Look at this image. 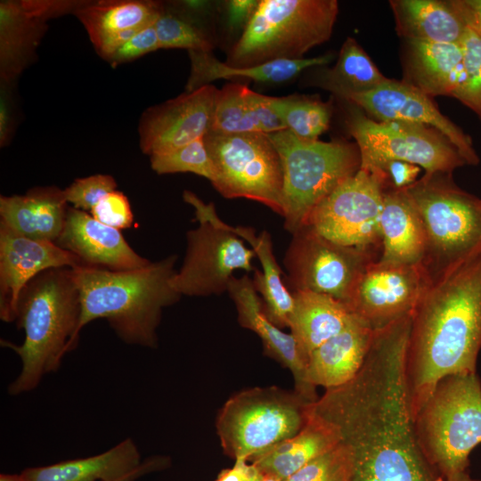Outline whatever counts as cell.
<instances>
[{"label":"cell","mask_w":481,"mask_h":481,"mask_svg":"<svg viewBox=\"0 0 481 481\" xmlns=\"http://www.w3.org/2000/svg\"><path fill=\"white\" fill-rule=\"evenodd\" d=\"M481 250L432 281L412 314L406 376L413 418L446 376L477 372Z\"/></svg>","instance_id":"6da1fadb"},{"label":"cell","mask_w":481,"mask_h":481,"mask_svg":"<svg viewBox=\"0 0 481 481\" xmlns=\"http://www.w3.org/2000/svg\"><path fill=\"white\" fill-rule=\"evenodd\" d=\"M176 261L177 255L172 254L127 271L74 267L80 298L77 338L87 323L105 319L123 342L156 347L163 309L182 297L170 283Z\"/></svg>","instance_id":"7a4b0ae2"},{"label":"cell","mask_w":481,"mask_h":481,"mask_svg":"<svg viewBox=\"0 0 481 481\" xmlns=\"http://www.w3.org/2000/svg\"><path fill=\"white\" fill-rule=\"evenodd\" d=\"M79 317L73 268L49 269L28 282L20 292L15 320L24 330V340L21 345L1 340L21 360L20 372L8 387L10 395L35 389L45 374L60 368L63 356L77 346Z\"/></svg>","instance_id":"3957f363"},{"label":"cell","mask_w":481,"mask_h":481,"mask_svg":"<svg viewBox=\"0 0 481 481\" xmlns=\"http://www.w3.org/2000/svg\"><path fill=\"white\" fill-rule=\"evenodd\" d=\"M338 14L337 0H259L225 63L249 68L304 59L309 50L330 39Z\"/></svg>","instance_id":"277c9868"},{"label":"cell","mask_w":481,"mask_h":481,"mask_svg":"<svg viewBox=\"0 0 481 481\" xmlns=\"http://www.w3.org/2000/svg\"><path fill=\"white\" fill-rule=\"evenodd\" d=\"M420 449L444 477L468 471L469 454L481 444V380L477 372L437 382L414 416Z\"/></svg>","instance_id":"5b68a950"},{"label":"cell","mask_w":481,"mask_h":481,"mask_svg":"<svg viewBox=\"0 0 481 481\" xmlns=\"http://www.w3.org/2000/svg\"><path fill=\"white\" fill-rule=\"evenodd\" d=\"M404 190L422 223L421 265L431 281L481 250V200L458 187L452 175L424 174Z\"/></svg>","instance_id":"8992f818"},{"label":"cell","mask_w":481,"mask_h":481,"mask_svg":"<svg viewBox=\"0 0 481 481\" xmlns=\"http://www.w3.org/2000/svg\"><path fill=\"white\" fill-rule=\"evenodd\" d=\"M276 148L283 172L284 228L293 234L313 209L361 167L355 143L306 140L289 129L267 135Z\"/></svg>","instance_id":"52a82bcc"},{"label":"cell","mask_w":481,"mask_h":481,"mask_svg":"<svg viewBox=\"0 0 481 481\" xmlns=\"http://www.w3.org/2000/svg\"><path fill=\"white\" fill-rule=\"evenodd\" d=\"M312 403L296 391L277 387L237 393L225 402L216 420L224 452L249 461L295 436L306 425Z\"/></svg>","instance_id":"ba28073f"},{"label":"cell","mask_w":481,"mask_h":481,"mask_svg":"<svg viewBox=\"0 0 481 481\" xmlns=\"http://www.w3.org/2000/svg\"><path fill=\"white\" fill-rule=\"evenodd\" d=\"M183 199L193 208L199 225L186 232L185 257L171 286L181 296L221 295L236 270L255 272L256 253L217 216L213 202L206 203L188 190Z\"/></svg>","instance_id":"9c48e42d"},{"label":"cell","mask_w":481,"mask_h":481,"mask_svg":"<svg viewBox=\"0 0 481 481\" xmlns=\"http://www.w3.org/2000/svg\"><path fill=\"white\" fill-rule=\"evenodd\" d=\"M204 143L216 167L214 188L225 199L259 202L283 216V172L266 134L208 132Z\"/></svg>","instance_id":"30bf717a"},{"label":"cell","mask_w":481,"mask_h":481,"mask_svg":"<svg viewBox=\"0 0 481 481\" xmlns=\"http://www.w3.org/2000/svg\"><path fill=\"white\" fill-rule=\"evenodd\" d=\"M349 104L346 126L355 140L361 164L401 160L425 170V174L452 172L466 161L457 148L437 129L416 123L377 121Z\"/></svg>","instance_id":"8fae6325"},{"label":"cell","mask_w":481,"mask_h":481,"mask_svg":"<svg viewBox=\"0 0 481 481\" xmlns=\"http://www.w3.org/2000/svg\"><path fill=\"white\" fill-rule=\"evenodd\" d=\"M291 235L283 258L288 289L325 294L348 306L361 276L379 254L336 243L308 225Z\"/></svg>","instance_id":"7c38bea8"},{"label":"cell","mask_w":481,"mask_h":481,"mask_svg":"<svg viewBox=\"0 0 481 481\" xmlns=\"http://www.w3.org/2000/svg\"><path fill=\"white\" fill-rule=\"evenodd\" d=\"M385 190L381 173L361 165L313 209L305 225L336 243L374 250L380 257Z\"/></svg>","instance_id":"4fadbf2b"},{"label":"cell","mask_w":481,"mask_h":481,"mask_svg":"<svg viewBox=\"0 0 481 481\" xmlns=\"http://www.w3.org/2000/svg\"><path fill=\"white\" fill-rule=\"evenodd\" d=\"M431 282L421 265L372 262L361 276L348 305L373 330L412 315Z\"/></svg>","instance_id":"5bb4252c"},{"label":"cell","mask_w":481,"mask_h":481,"mask_svg":"<svg viewBox=\"0 0 481 481\" xmlns=\"http://www.w3.org/2000/svg\"><path fill=\"white\" fill-rule=\"evenodd\" d=\"M340 98L377 121H401L432 126L457 148L467 165L475 166L479 162L471 138L442 114L431 97L404 80L389 78L372 90L348 93Z\"/></svg>","instance_id":"9a60e30c"},{"label":"cell","mask_w":481,"mask_h":481,"mask_svg":"<svg viewBox=\"0 0 481 481\" xmlns=\"http://www.w3.org/2000/svg\"><path fill=\"white\" fill-rule=\"evenodd\" d=\"M217 91L208 85L147 109L138 125L143 153H167L203 138L211 127Z\"/></svg>","instance_id":"2e32d148"},{"label":"cell","mask_w":481,"mask_h":481,"mask_svg":"<svg viewBox=\"0 0 481 481\" xmlns=\"http://www.w3.org/2000/svg\"><path fill=\"white\" fill-rule=\"evenodd\" d=\"M84 266L74 254L51 241L25 237L0 223V318L15 322L22 289L53 268Z\"/></svg>","instance_id":"e0dca14e"},{"label":"cell","mask_w":481,"mask_h":481,"mask_svg":"<svg viewBox=\"0 0 481 481\" xmlns=\"http://www.w3.org/2000/svg\"><path fill=\"white\" fill-rule=\"evenodd\" d=\"M55 244L77 256L84 266L127 271L142 268L151 262L135 252L119 230L71 206H69L63 229Z\"/></svg>","instance_id":"ac0fdd59"},{"label":"cell","mask_w":481,"mask_h":481,"mask_svg":"<svg viewBox=\"0 0 481 481\" xmlns=\"http://www.w3.org/2000/svg\"><path fill=\"white\" fill-rule=\"evenodd\" d=\"M227 292L236 306L239 323L254 331L261 338L267 355L291 371L295 391L306 400L315 402L318 399L315 389L306 381L308 359L292 334L283 332L266 316L252 279L247 274L240 278L233 276Z\"/></svg>","instance_id":"d6986e66"},{"label":"cell","mask_w":481,"mask_h":481,"mask_svg":"<svg viewBox=\"0 0 481 481\" xmlns=\"http://www.w3.org/2000/svg\"><path fill=\"white\" fill-rule=\"evenodd\" d=\"M374 330L352 313L345 328L314 349L308 357L306 381L315 389L339 387L361 370L369 352Z\"/></svg>","instance_id":"ffe728a7"},{"label":"cell","mask_w":481,"mask_h":481,"mask_svg":"<svg viewBox=\"0 0 481 481\" xmlns=\"http://www.w3.org/2000/svg\"><path fill=\"white\" fill-rule=\"evenodd\" d=\"M404 81L428 96L457 99L466 73L460 43L405 40Z\"/></svg>","instance_id":"44dd1931"},{"label":"cell","mask_w":481,"mask_h":481,"mask_svg":"<svg viewBox=\"0 0 481 481\" xmlns=\"http://www.w3.org/2000/svg\"><path fill=\"white\" fill-rule=\"evenodd\" d=\"M48 20L33 0L0 3V79L13 85L35 61L37 49L47 30Z\"/></svg>","instance_id":"7402d4cb"},{"label":"cell","mask_w":481,"mask_h":481,"mask_svg":"<svg viewBox=\"0 0 481 481\" xmlns=\"http://www.w3.org/2000/svg\"><path fill=\"white\" fill-rule=\"evenodd\" d=\"M69 206L63 190L56 186L35 187L23 195H1L0 223L25 237L55 243Z\"/></svg>","instance_id":"603a6c76"},{"label":"cell","mask_w":481,"mask_h":481,"mask_svg":"<svg viewBox=\"0 0 481 481\" xmlns=\"http://www.w3.org/2000/svg\"><path fill=\"white\" fill-rule=\"evenodd\" d=\"M312 404L309 418L298 434L249 461L264 475L284 481L340 444L341 435L338 427L316 413Z\"/></svg>","instance_id":"cb8c5ba5"},{"label":"cell","mask_w":481,"mask_h":481,"mask_svg":"<svg viewBox=\"0 0 481 481\" xmlns=\"http://www.w3.org/2000/svg\"><path fill=\"white\" fill-rule=\"evenodd\" d=\"M381 253L386 265H421L425 233L417 209L404 189L386 190L380 214Z\"/></svg>","instance_id":"d4e9b609"},{"label":"cell","mask_w":481,"mask_h":481,"mask_svg":"<svg viewBox=\"0 0 481 481\" xmlns=\"http://www.w3.org/2000/svg\"><path fill=\"white\" fill-rule=\"evenodd\" d=\"M395 29L404 40L460 43L466 20L458 0H391Z\"/></svg>","instance_id":"484cf974"},{"label":"cell","mask_w":481,"mask_h":481,"mask_svg":"<svg viewBox=\"0 0 481 481\" xmlns=\"http://www.w3.org/2000/svg\"><path fill=\"white\" fill-rule=\"evenodd\" d=\"M284 129L287 127L271 107L269 96L257 94L240 83H229L218 89L210 132L268 135Z\"/></svg>","instance_id":"4316f807"},{"label":"cell","mask_w":481,"mask_h":481,"mask_svg":"<svg viewBox=\"0 0 481 481\" xmlns=\"http://www.w3.org/2000/svg\"><path fill=\"white\" fill-rule=\"evenodd\" d=\"M190 74L185 92L211 85L216 79L246 78L258 83L282 84L292 80L303 70L322 67L333 60L332 53L299 60H277L249 68H233L218 61L212 52L188 51Z\"/></svg>","instance_id":"83f0119b"},{"label":"cell","mask_w":481,"mask_h":481,"mask_svg":"<svg viewBox=\"0 0 481 481\" xmlns=\"http://www.w3.org/2000/svg\"><path fill=\"white\" fill-rule=\"evenodd\" d=\"M142 462L136 444L126 438L101 454L29 468L20 476L23 481H111L132 473Z\"/></svg>","instance_id":"f1b7e54d"},{"label":"cell","mask_w":481,"mask_h":481,"mask_svg":"<svg viewBox=\"0 0 481 481\" xmlns=\"http://www.w3.org/2000/svg\"><path fill=\"white\" fill-rule=\"evenodd\" d=\"M291 292L294 307L289 328L308 359L314 349L345 328L352 312L346 304L325 294L308 290Z\"/></svg>","instance_id":"f546056e"},{"label":"cell","mask_w":481,"mask_h":481,"mask_svg":"<svg viewBox=\"0 0 481 481\" xmlns=\"http://www.w3.org/2000/svg\"><path fill=\"white\" fill-rule=\"evenodd\" d=\"M232 230L251 247L261 263L262 268L255 270L252 281L262 297L265 314L279 328L289 327L294 298L282 280V270L274 257L270 233L263 231L257 235L253 228L241 225H232Z\"/></svg>","instance_id":"4dcf8cb0"},{"label":"cell","mask_w":481,"mask_h":481,"mask_svg":"<svg viewBox=\"0 0 481 481\" xmlns=\"http://www.w3.org/2000/svg\"><path fill=\"white\" fill-rule=\"evenodd\" d=\"M163 10L164 4L155 1L101 0L83 1L74 14L94 45L110 34L153 25Z\"/></svg>","instance_id":"1f68e13d"},{"label":"cell","mask_w":481,"mask_h":481,"mask_svg":"<svg viewBox=\"0 0 481 481\" xmlns=\"http://www.w3.org/2000/svg\"><path fill=\"white\" fill-rule=\"evenodd\" d=\"M388 79L357 41L347 37L336 64L321 69L314 84L340 98L348 93L372 90Z\"/></svg>","instance_id":"d6a6232c"},{"label":"cell","mask_w":481,"mask_h":481,"mask_svg":"<svg viewBox=\"0 0 481 481\" xmlns=\"http://www.w3.org/2000/svg\"><path fill=\"white\" fill-rule=\"evenodd\" d=\"M269 102L287 129L302 139L319 140L330 127V102L299 94L269 96Z\"/></svg>","instance_id":"836d02e7"},{"label":"cell","mask_w":481,"mask_h":481,"mask_svg":"<svg viewBox=\"0 0 481 481\" xmlns=\"http://www.w3.org/2000/svg\"><path fill=\"white\" fill-rule=\"evenodd\" d=\"M160 48H181L188 51L212 52L213 43L201 23L164 6L154 23Z\"/></svg>","instance_id":"e575fe53"},{"label":"cell","mask_w":481,"mask_h":481,"mask_svg":"<svg viewBox=\"0 0 481 481\" xmlns=\"http://www.w3.org/2000/svg\"><path fill=\"white\" fill-rule=\"evenodd\" d=\"M203 138L170 152L150 157L151 169L159 175L192 173L213 183L216 178V167Z\"/></svg>","instance_id":"d590c367"},{"label":"cell","mask_w":481,"mask_h":481,"mask_svg":"<svg viewBox=\"0 0 481 481\" xmlns=\"http://www.w3.org/2000/svg\"><path fill=\"white\" fill-rule=\"evenodd\" d=\"M458 3L466 20L464 34L460 42L466 82L457 100L481 119V36L469 17L462 0H458Z\"/></svg>","instance_id":"8d00e7d4"},{"label":"cell","mask_w":481,"mask_h":481,"mask_svg":"<svg viewBox=\"0 0 481 481\" xmlns=\"http://www.w3.org/2000/svg\"><path fill=\"white\" fill-rule=\"evenodd\" d=\"M352 459L342 442L313 460L284 481H349Z\"/></svg>","instance_id":"74e56055"},{"label":"cell","mask_w":481,"mask_h":481,"mask_svg":"<svg viewBox=\"0 0 481 481\" xmlns=\"http://www.w3.org/2000/svg\"><path fill=\"white\" fill-rule=\"evenodd\" d=\"M118 184L110 175L96 174L75 179L63 190L68 204L90 213L108 193L116 191Z\"/></svg>","instance_id":"f35d334b"},{"label":"cell","mask_w":481,"mask_h":481,"mask_svg":"<svg viewBox=\"0 0 481 481\" xmlns=\"http://www.w3.org/2000/svg\"><path fill=\"white\" fill-rule=\"evenodd\" d=\"M90 214L99 222L118 230L129 228L134 214L127 197L116 190L105 195Z\"/></svg>","instance_id":"ab89813d"},{"label":"cell","mask_w":481,"mask_h":481,"mask_svg":"<svg viewBox=\"0 0 481 481\" xmlns=\"http://www.w3.org/2000/svg\"><path fill=\"white\" fill-rule=\"evenodd\" d=\"M160 49L154 24L138 32L118 48L106 61L112 66L135 61L149 53Z\"/></svg>","instance_id":"60d3db41"},{"label":"cell","mask_w":481,"mask_h":481,"mask_svg":"<svg viewBox=\"0 0 481 481\" xmlns=\"http://www.w3.org/2000/svg\"><path fill=\"white\" fill-rule=\"evenodd\" d=\"M361 165L376 167L384 177L386 190H403L411 186L418 180L422 169L419 166L401 160H385Z\"/></svg>","instance_id":"b9f144b4"},{"label":"cell","mask_w":481,"mask_h":481,"mask_svg":"<svg viewBox=\"0 0 481 481\" xmlns=\"http://www.w3.org/2000/svg\"><path fill=\"white\" fill-rule=\"evenodd\" d=\"M259 0H229L224 2L226 28L231 32L243 30L252 18Z\"/></svg>","instance_id":"7bdbcfd3"},{"label":"cell","mask_w":481,"mask_h":481,"mask_svg":"<svg viewBox=\"0 0 481 481\" xmlns=\"http://www.w3.org/2000/svg\"><path fill=\"white\" fill-rule=\"evenodd\" d=\"M0 84V146L5 147L10 143L14 131L15 115L12 94V85Z\"/></svg>","instance_id":"ee69618b"},{"label":"cell","mask_w":481,"mask_h":481,"mask_svg":"<svg viewBox=\"0 0 481 481\" xmlns=\"http://www.w3.org/2000/svg\"><path fill=\"white\" fill-rule=\"evenodd\" d=\"M264 474L244 459L234 460L231 469L221 471L216 481H263Z\"/></svg>","instance_id":"f6af8a7d"},{"label":"cell","mask_w":481,"mask_h":481,"mask_svg":"<svg viewBox=\"0 0 481 481\" xmlns=\"http://www.w3.org/2000/svg\"><path fill=\"white\" fill-rule=\"evenodd\" d=\"M167 464L168 461L167 458L159 456L150 457L143 461L142 464L132 473L122 478L111 481H135L144 475L162 469L163 468L167 467Z\"/></svg>","instance_id":"bcb514c9"},{"label":"cell","mask_w":481,"mask_h":481,"mask_svg":"<svg viewBox=\"0 0 481 481\" xmlns=\"http://www.w3.org/2000/svg\"><path fill=\"white\" fill-rule=\"evenodd\" d=\"M466 12L481 36V0H462Z\"/></svg>","instance_id":"7dc6e473"},{"label":"cell","mask_w":481,"mask_h":481,"mask_svg":"<svg viewBox=\"0 0 481 481\" xmlns=\"http://www.w3.org/2000/svg\"><path fill=\"white\" fill-rule=\"evenodd\" d=\"M444 478L446 481H481V479L473 478L469 471L452 474Z\"/></svg>","instance_id":"c3c4849f"},{"label":"cell","mask_w":481,"mask_h":481,"mask_svg":"<svg viewBox=\"0 0 481 481\" xmlns=\"http://www.w3.org/2000/svg\"><path fill=\"white\" fill-rule=\"evenodd\" d=\"M0 481H23L20 474H1Z\"/></svg>","instance_id":"681fc988"},{"label":"cell","mask_w":481,"mask_h":481,"mask_svg":"<svg viewBox=\"0 0 481 481\" xmlns=\"http://www.w3.org/2000/svg\"><path fill=\"white\" fill-rule=\"evenodd\" d=\"M263 481H280V480L273 476L264 475Z\"/></svg>","instance_id":"f907efd6"},{"label":"cell","mask_w":481,"mask_h":481,"mask_svg":"<svg viewBox=\"0 0 481 481\" xmlns=\"http://www.w3.org/2000/svg\"><path fill=\"white\" fill-rule=\"evenodd\" d=\"M434 481H446L445 478L444 477H442L441 475L438 476Z\"/></svg>","instance_id":"816d5d0a"}]
</instances>
